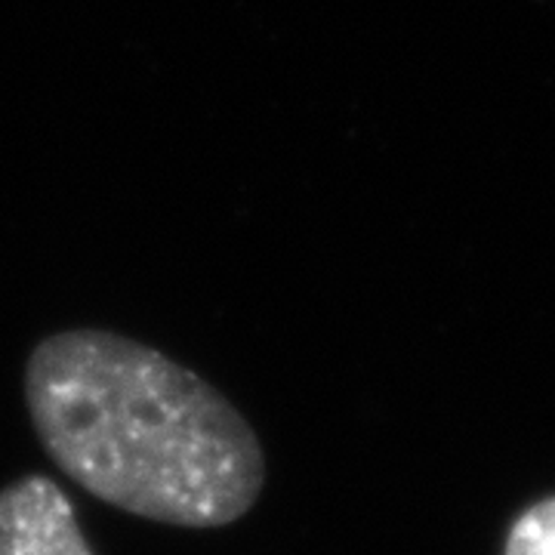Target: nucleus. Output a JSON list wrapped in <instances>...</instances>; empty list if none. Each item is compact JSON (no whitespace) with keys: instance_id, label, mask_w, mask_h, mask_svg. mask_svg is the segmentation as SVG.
Returning a JSON list of instances; mask_svg holds the SVG:
<instances>
[{"instance_id":"1","label":"nucleus","mask_w":555,"mask_h":555,"mask_svg":"<svg viewBox=\"0 0 555 555\" xmlns=\"http://www.w3.org/2000/svg\"><path fill=\"white\" fill-rule=\"evenodd\" d=\"M25 404L62 473L130 516L222 528L262 494L266 456L238 408L137 339L90 327L40 339Z\"/></svg>"},{"instance_id":"2","label":"nucleus","mask_w":555,"mask_h":555,"mask_svg":"<svg viewBox=\"0 0 555 555\" xmlns=\"http://www.w3.org/2000/svg\"><path fill=\"white\" fill-rule=\"evenodd\" d=\"M0 555H93L53 478L22 476L0 491Z\"/></svg>"},{"instance_id":"3","label":"nucleus","mask_w":555,"mask_h":555,"mask_svg":"<svg viewBox=\"0 0 555 555\" xmlns=\"http://www.w3.org/2000/svg\"><path fill=\"white\" fill-rule=\"evenodd\" d=\"M503 555H555V496L528 506L513 521Z\"/></svg>"}]
</instances>
